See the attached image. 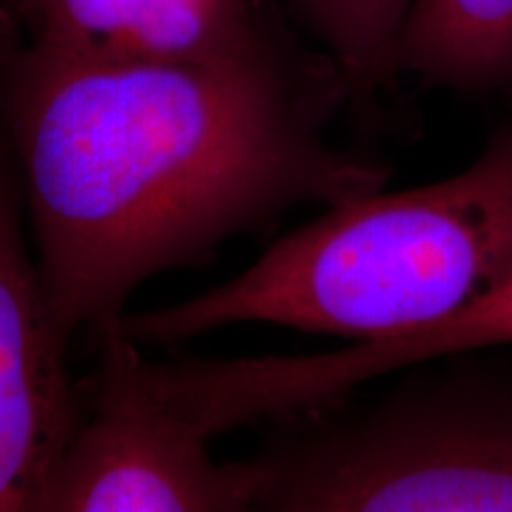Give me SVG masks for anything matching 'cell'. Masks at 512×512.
<instances>
[{"label":"cell","instance_id":"obj_5","mask_svg":"<svg viewBox=\"0 0 512 512\" xmlns=\"http://www.w3.org/2000/svg\"><path fill=\"white\" fill-rule=\"evenodd\" d=\"M501 344H512V275L437 323L347 349L178 363L171 394L192 425L216 437L268 415L323 408L392 370Z\"/></svg>","mask_w":512,"mask_h":512},{"label":"cell","instance_id":"obj_6","mask_svg":"<svg viewBox=\"0 0 512 512\" xmlns=\"http://www.w3.org/2000/svg\"><path fill=\"white\" fill-rule=\"evenodd\" d=\"M67 344L24 240L19 188L0 145V512H41L81 422Z\"/></svg>","mask_w":512,"mask_h":512},{"label":"cell","instance_id":"obj_4","mask_svg":"<svg viewBox=\"0 0 512 512\" xmlns=\"http://www.w3.org/2000/svg\"><path fill=\"white\" fill-rule=\"evenodd\" d=\"M93 413L79 422L41 512H235L256 505L261 467L216 463L209 439L131 375L119 330H102Z\"/></svg>","mask_w":512,"mask_h":512},{"label":"cell","instance_id":"obj_9","mask_svg":"<svg viewBox=\"0 0 512 512\" xmlns=\"http://www.w3.org/2000/svg\"><path fill=\"white\" fill-rule=\"evenodd\" d=\"M294 3L358 86H377L399 69V43L413 0Z\"/></svg>","mask_w":512,"mask_h":512},{"label":"cell","instance_id":"obj_3","mask_svg":"<svg viewBox=\"0 0 512 512\" xmlns=\"http://www.w3.org/2000/svg\"><path fill=\"white\" fill-rule=\"evenodd\" d=\"M256 463L259 510L512 512V387L406 389Z\"/></svg>","mask_w":512,"mask_h":512},{"label":"cell","instance_id":"obj_1","mask_svg":"<svg viewBox=\"0 0 512 512\" xmlns=\"http://www.w3.org/2000/svg\"><path fill=\"white\" fill-rule=\"evenodd\" d=\"M0 110L50 306L69 337L124 316L152 275L302 204L380 190L320 136L278 50L216 64L86 60L41 41L0 74Z\"/></svg>","mask_w":512,"mask_h":512},{"label":"cell","instance_id":"obj_7","mask_svg":"<svg viewBox=\"0 0 512 512\" xmlns=\"http://www.w3.org/2000/svg\"><path fill=\"white\" fill-rule=\"evenodd\" d=\"M36 41L112 62L216 64L273 53L252 0H36Z\"/></svg>","mask_w":512,"mask_h":512},{"label":"cell","instance_id":"obj_8","mask_svg":"<svg viewBox=\"0 0 512 512\" xmlns=\"http://www.w3.org/2000/svg\"><path fill=\"white\" fill-rule=\"evenodd\" d=\"M399 69L451 88L512 83V0H413Z\"/></svg>","mask_w":512,"mask_h":512},{"label":"cell","instance_id":"obj_2","mask_svg":"<svg viewBox=\"0 0 512 512\" xmlns=\"http://www.w3.org/2000/svg\"><path fill=\"white\" fill-rule=\"evenodd\" d=\"M510 275L512 124L458 174L332 204L228 283L117 328L138 344L238 323L368 342L437 323Z\"/></svg>","mask_w":512,"mask_h":512}]
</instances>
